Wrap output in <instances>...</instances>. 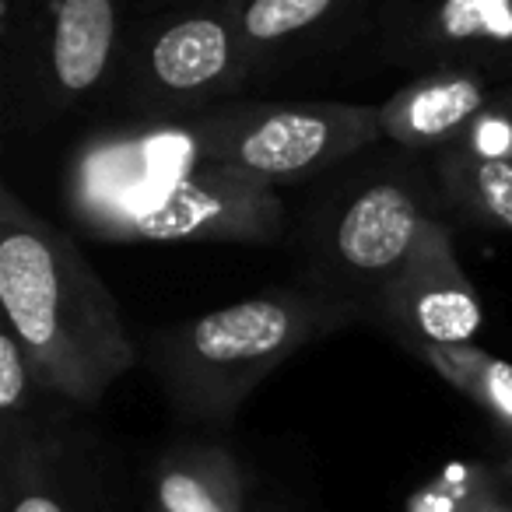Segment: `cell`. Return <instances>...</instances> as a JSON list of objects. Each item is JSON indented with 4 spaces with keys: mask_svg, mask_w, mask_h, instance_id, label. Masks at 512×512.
<instances>
[{
    "mask_svg": "<svg viewBox=\"0 0 512 512\" xmlns=\"http://www.w3.org/2000/svg\"><path fill=\"white\" fill-rule=\"evenodd\" d=\"M67 204L106 242H271L285 228L278 190L207 162L186 120L92 141Z\"/></svg>",
    "mask_w": 512,
    "mask_h": 512,
    "instance_id": "6da1fadb",
    "label": "cell"
},
{
    "mask_svg": "<svg viewBox=\"0 0 512 512\" xmlns=\"http://www.w3.org/2000/svg\"><path fill=\"white\" fill-rule=\"evenodd\" d=\"M0 306L43 383L95 393L134 362L116 299L81 246L0 190Z\"/></svg>",
    "mask_w": 512,
    "mask_h": 512,
    "instance_id": "7a4b0ae2",
    "label": "cell"
},
{
    "mask_svg": "<svg viewBox=\"0 0 512 512\" xmlns=\"http://www.w3.org/2000/svg\"><path fill=\"white\" fill-rule=\"evenodd\" d=\"M355 316L358 302L341 292L278 288L179 323L158 337V362L186 390L225 400Z\"/></svg>",
    "mask_w": 512,
    "mask_h": 512,
    "instance_id": "3957f363",
    "label": "cell"
},
{
    "mask_svg": "<svg viewBox=\"0 0 512 512\" xmlns=\"http://www.w3.org/2000/svg\"><path fill=\"white\" fill-rule=\"evenodd\" d=\"M183 120L207 162L267 186L316 176L383 137L379 106L348 102H256Z\"/></svg>",
    "mask_w": 512,
    "mask_h": 512,
    "instance_id": "277c9868",
    "label": "cell"
},
{
    "mask_svg": "<svg viewBox=\"0 0 512 512\" xmlns=\"http://www.w3.org/2000/svg\"><path fill=\"white\" fill-rule=\"evenodd\" d=\"M379 320L421 348L474 344L484 309L456 260L453 239L442 221H428L414 253L372 292Z\"/></svg>",
    "mask_w": 512,
    "mask_h": 512,
    "instance_id": "5b68a950",
    "label": "cell"
},
{
    "mask_svg": "<svg viewBox=\"0 0 512 512\" xmlns=\"http://www.w3.org/2000/svg\"><path fill=\"white\" fill-rule=\"evenodd\" d=\"M432 214H425L418 193L404 183H369L341 207L330 232V253L348 278L376 292L407 256Z\"/></svg>",
    "mask_w": 512,
    "mask_h": 512,
    "instance_id": "8992f818",
    "label": "cell"
},
{
    "mask_svg": "<svg viewBox=\"0 0 512 512\" xmlns=\"http://www.w3.org/2000/svg\"><path fill=\"white\" fill-rule=\"evenodd\" d=\"M488 106L491 92L484 78L460 71L432 74L383 102L379 127H383V137L404 144V148L453 144Z\"/></svg>",
    "mask_w": 512,
    "mask_h": 512,
    "instance_id": "52a82bcc",
    "label": "cell"
},
{
    "mask_svg": "<svg viewBox=\"0 0 512 512\" xmlns=\"http://www.w3.org/2000/svg\"><path fill=\"white\" fill-rule=\"evenodd\" d=\"M239 29L221 15H190L165 25L148 46V74L165 95H204L239 67Z\"/></svg>",
    "mask_w": 512,
    "mask_h": 512,
    "instance_id": "ba28073f",
    "label": "cell"
},
{
    "mask_svg": "<svg viewBox=\"0 0 512 512\" xmlns=\"http://www.w3.org/2000/svg\"><path fill=\"white\" fill-rule=\"evenodd\" d=\"M113 0H60L53 22V78L64 92H88L102 81L113 57Z\"/></svg>",
    "mask_w": 512,
    "mask_h": 512,
    "instance_id": "9c48e42d",
    "label": "cell"
},
{
    "mask_svg": "<svg viewBox=\"0 0 512 512\" xmlns=\"http://www.w3.org/2000/svg\"><path fill=\"white\" fill-rule=\"evenodd\" d=\"M446 200L474 225L512 228V155H481L449 144L439 158Z\"/></svg>",
    "mask_w": 512,
    "mask_h": 512,
    "instance_id": "30bf717a",
    "label": "cell"
},
{
    "mask_svg": "<svg viewBox=\"0 0 512 512\" xmlns=\"http://www.w3.org/2000/svg\"><path fill=\"white\" fill-rule=\"evenodd\" d=\"M456 390L474 397L502 421H512V365L495 355H484L474 344H449V348H421Z\"/></svg>",
    "mask_w": 512,
    "mask_h": 512,
    "instance_id": "8fae6325",
    "label": "cell"
},
{
    "mask_svg": "<svg viewBox=\"0 0 512 512\" xmlns=\"http://www.w3.org/2000/svg\"><path fill=\"white\" fill-rule=\"evenodd\" d=\"M435 32L456 46H509L512 0H442Z\"/></svg>",
    "mask_w": 512,
    "mask_h": 512,
    "instance_id": "7c38bea8",
    "label": "cell"
},
{
    "mask_svg": "<svg viewBox=\"0 0 512 512\" xmlns=\"http://www.w3.org/2000/svg\"><path fill=\"white\" fill-rule=\"evenodd\" d=\"M337 0H249L242 8L239 43L242 46H271L278 39L299 36L330 15Z\"/></svg>",
    "mask_w": 512,
    "mask_h": 512,
    "instance_id": "4fadbf2b",
    "label": "cell"
},
{
    "mask_svg": "<svg viewBox=\"0 0 512 512\" xmlns=\"http://www.w3.org/2000/svg\"><path fill=\"white\" fill-rule=\"evenodd\" d=\"M32 376H36V372H32L29 355H25L15 330L8 327L0 334V407H4V411H15V407L22 404Z\"/></svg>",
    "mask_w": 512,
    "mask_h": 512,
    "instance_id": "5bb4252c",
    "label": "cell"
},
{
    "mask_svg": "<svg viewBox=\"0 0 512 512\" xmlns=\"http://www.w3.org/2000/svg\"><path fill=\"white\" fill-rule=\"evenodd\" d=\"M162 505L169 512H225L218 505V498L197 477L183 474V470H172L162 481Z\"/></svg>",
    "mask_w": 512,
    "mask_h": 512,
    "instance_id": "9a60e30c",
    "label": "cell"
},
{
    "mask_svg": "<svg viewBox=\"0 0 512 512\" xmlns=\"http://www.w3.org/2000/svg\"><path fill=\"white\" fill-rule=\"evenodd\" d=\"M15 512H64V509H60L57 502H50V498L32 495V498H25V502H18Z\"/></svg>",
    "mask_w": 512,
    "mask_h": 512,
    "instance_id": "2e32d148",
    "label": "cell"
}]
</instances>
